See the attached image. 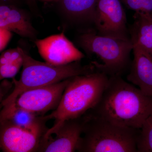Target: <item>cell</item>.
Listing matches in <instances>:
<instances>
[{
  "mask_svg": "<svg viewBox=\"0 0 152 152\" xmlns=\"http://www.w3.org/2000/svg\"><path fill=\"white\" fill-rule=\"evenodd\" d=\"M137 149L138 152H152V114L140 129Z\"/></svg>",
  "mask_w": 152,
  "mask_h": 152,
  "instance_id": "2e32d148",
  "label": "cell"
},
{
  "mask_svg": "<svg viewBox=\"0 0 152 152\" xmlns=\"http://www.w3.org/2000/svg\"><path fill=\"white\" fill-rule=\"evenodd\" d=\"M12 37V32L9 30L0 28V51H2L9 43Z\"/></svg>",
  "mask_w": 152,
  "mask_h": 152,
  "instance_id": "ffe728a7",
  "label": "cell"
},
{
  "mask_svg": "<svg viewBox=\"0 0 152 152\" xmlns=\"http://www.w3.org/2000/svg\"><path fill=\"white\" fill-rule=\"evenodd\" d=\"M26 1L29 6L32 12H33L35 15L39 16L40 14L39 13V11L38 10L35 0H26Z\"/></svg>",
  "mask_w": 152,
  "mask_h": 152,
  "instance_id": "44dd1931",
  "label": "cell"
},
{
  "mask_svg": "<svg viewBox=\"0 0 152 152\" xmlns=\"http://www.w3.org/2000/svg\"><path fill=\"white\" fill-rule=\"evenodd\" d=\"M132 42L152 57V21L141 14L135 13Z\"/></svg>",
  "mask_w": 152,
  "mask_h": 152,
  "instance_id": "9a60e30c",
  "label": "cell"
},
{
  "mask_svg": "<svg viewBox=\"0 0 152 152\" xmlns=\"http://www.w3.org/2000/svg\"><path fill=\"white\" fill-rule=\"evenodd\" d=\"M1 121H7L18 126L28 129L47 132L46 124L48 121L47 115L41 116L26 110L15 107L2 109Z\"/></svg>",
  "mask_w": 152,
  "mask_h": 152,
  "instance_id": "5bb4252c",
  "label": "cell"
},
{
  "mask_svg": "<svg viewBox=\"0 0 152 152\" xmlns=\"http://www.w3.org/2000/svg\"><path fill=\"white\" fill-rule=\"evenodd\" d=\"M88 111L115 124L140 129L152 114V97L120 76H111L100 99Z\"/></svg>",
  "mask_w": 152,
  "mask_h": 152,
  "instance_id": "6da1fadb",
  "label": "cell"
},
{
  "mask_svg": "<svg viewBox=\"0 0 152 152\" xmlns=\"http://www.w3.org/2000/svg\"><path fill=\"white\" fill-rule=\"evenodd\" d=\"M34 42L45 61L53 65L67 64L85 57L63 32Z\"/></svg>",
  "mask_w": 152,
  "mask_h": 152,
  "instance_id": "9c48e42d",
  "label": "cell"
},
{
  "mask_svg": "<svg viewBox=\"0 0 152 152\" xmlns=\"http://www.w3.org/2000/svg\"><path fill=\"white\" fill-rule=\"evenodd\" d=\"M77 41L87 54L97 57L100 61L93 64L107 75L120 76L129 65L133 47L131 39L102 35L92 31L82 33Z\"/></svg>",
  "mask_w": 152,
  "mask_h": 152,
  "instance_id": "5b68a950",
  "label": "cell"
},
{
  "mask_svg": "<svg viewBox=\"0 0 152 152\" xmlns=\"http://www.w3.org/2000/svg\"><path fill=\"white\" fill-rule=\"evenodd\" d=\"M0 2L1 4H4L16 6L18 5V0H0Z\"/></svg>",
  "mask_w": 152,
  "mask_h": 152,
  "instance_id": "7402d4cb",
  "label": "cell"
},
{
  "mask_svg": "<svg viewBox=\"0 0 152 152\" xmlns=\"http://www.w3.org/2000/svg\"><path fill=\"white\" fill-rule=\"evenodd\" d=\"M11 63H23V58L18 47L10 49L2 53L0 57V66Z\"/></svg>",
  "mask_w": 152,
  "mask_h": 152,
  "instance_id": "ac0fdd59",
  "label": "cell"
},
{
  "mask_svg": "<svg viewBox=\"0 0 152 152\" xmlns=\"http://www.w3.org/2000/svg\"><path fill=\"white\" fill-rule=\"evenodd\" d=\"M126 23L121 0H98L94 22L98 34L129 39Z\"/></svg>",
  "mask_w": 152,
  "mask_h": 152,
  "instance_id": "52a82bcc",
  "label": "cell"
},
{
  "mask_svg": "<svg viewBox=\"0 0 152 152\" xmlns=\"http://www.w3.org/2000/svg\"><path fill=\"white\" fill-rule=\"evenodd\" d=\"M98 0H59L58 12L66 26H94Z\"/></svg>",
  "mask_w": 152,
  "mask_h": 152,
  "instance_id": "8fae6325",
  "label": "cell"
},
{
  "mask_svg": "<svg viewBox=\"0 0 152 152\" xmlns=\"http://www.w3.org/2000/svg\"><path fill=\"white\" fill-rule=\"evenodd\" d=\"M23 65V63H11L0 66V79L13 78Z\"/></svg>",
  "mask_w": 152,
  "mask_h": 152,
  "instance_id": "d6986e66",
  "label": "cell"
},
{
  "mask_svg": "<svg viewBox=\"0 0 152 152\" xmlns=\"http://www.w3.org/2000/svg\"><path fill=\"white\" fill-rule=\"evenodd\" d=\"M83 115L65 121L51 135L42 140L38 152H72L77 151L83 128Z\"/></svg>",
  "mask_w": 152,
  "mask_h": 152,
  "instance_id": "30bf717a",
  "label": "cell"
},
{
  "mask_svg": "<svg viewBox=\"0 0 152 152\" xmlns=\"http://www.w3.org/2000/svg\"><path fill=\"white\" fill-rule=\"evenodd\" d=\"M70 78L25 91L19 95L13 104L9 108L23 109L38 115L54 110L58 105Z\"/></svg>",
  "mask_w": 152,
  "mask_h": 152,
  "instance_id": "8992f818",
  "label": "cell"
},
{
  "mask_svg": "<svg viewBox=\"0 0 152 152\" xmlns=\"http://www.w3.org/2000/svg\"><path fill=\"white\" fill-rule=\"evenodd\" d=\"M133 45L134 59L127 79L145 95L152 97V57L137 44Z\"/></svg>",
  "mask_w": 152,
  "mask_h": 152,
  "instance_id": "4fadbf2b",
  "label": "cell"
},
{
  "mask_svg": "<svg viewBox=\"0 0 152 152\" xmlns=\"http://www.w3.org/2000/svg\"><path fill=\"white\" fill-rule=\"evenodd\" d=\"M18 48L23 58V71L19 80L13 79V90L1 102L3 108L11 107L19 95L27 90L53 84L97 70L92 63L83 65L80 61L61 66L42 62L30 56L21 48Z\"/></svg>",
  "mask_w": 152,
  "mask_h": 152,
  "instance_id": "3957f363",
  "label": "cell"
},
{
  "mask_svg": "<svg viewBox=\"0 0 152 152\" xmlns=\"http://www.w3.org/2000/svg\"><path fill=\"white\" fill-rule=\"evenodd\" d=\"M135 13L141 14L152 21V0H121Z\"/></svg>",
  "mask_w": 152,
  "mask_h": 152,
  "instance_id": "e0dca14e",
  "label": "cell"
},
{
  "mask_svg": "<svg viewBox=\"0 0 152 152\" xmlns=\"http://www.w3.org/2000/svg\"><path fill=\"white\" fill-rule=\"evenodd\" d=\"M77 151L80 152H136L140 129L121 126L88 111Z\"/></svg>",
  "mask_w": 152,
  "mask_h": 152,
  "instance_id": "277c9868",
  "label": "cell"
},
{
  "mask_svg": "<svg viewBox=\"0 0 152 152\" xmlns=\"http://www.w3.org/2000/svg\"><path fill=\"white\" fill-rule=\"evenodd\" d=\"M0 28L9 30L33 42L37 39L38 32L33 26L30 15L18 6L1 4Z\"/></svg>",
  "mask_w": 152,
  "mask_h": 152,
  "instance_id": "7c38bea8",
  "label": "cell"
},
{
  "mask_svg": "<svg viewBox=\"0 0 152 152\" xmlns=\"http://www.w3.org/2000/svg\"><path fill=\"white\" fill-rule=\"evenodd\" d=\"M0 147L4 152H38L47 132L28 129L1 121Z\"/></svg>",
  "mask_w": 152,
  "mask_h": 152,
  "instance_id": "ba28073f",
  "label": "cell"
},
{
  "mask_svg": "<svg viewBox=\"0 0 152 152\" xmlns=\"http://www.w3.org/2000/svg\"><path fill=\"white\" fill-rule=\"evenodd\" d=\"M109 78L98 70L71 77L58 107L47 115L49 120H54V123L44 137L51 135L65 121L81 117L93 108L100 99Z\"/></svg>",
  "mask_w": 152,
  "mask_h": 152,
  "instance_id": "7a4b0ae2",
  "label": "cell"
}]
</instances>
